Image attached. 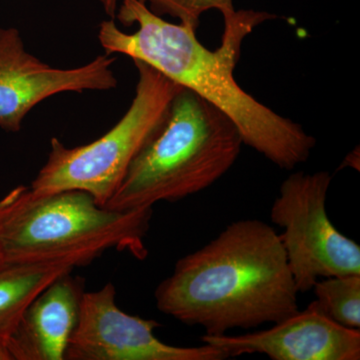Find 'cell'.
<instances>
[{"instance_id":"4fadbf2b","label":"cell","mask_w":360,"mask_h":360,"mask_svg":"<svg viewBox=\"0 0 360 360\" xmlns=\"http://www.w3.org/2000/svg\"><path fill=\"white\" fill-rule=\"evenodd\" d=\"M156 15L179 18L180 23L198 30L201 15L217 9L224 18L233 15L232 0H141Z\"/></svg>"},{"instance_id":"8fae6325","label":"cell","mask_w":360,"mask_h":360,"mask_svg":"<svg viewBox=\"0 0 360 360\" xmlns=\"http://www.w3.org/2000/svg\"><path fill=\"white\" fill-rule=\"evenodd\" d=\"M75 269L68 262L20 264L0 260V347L7 348L30 303L52 281Z\"/></svg>"},{"instance_id":"7a4b0ae2","label":"cell","mask_w":360,"mask_h":360,"mask_svg":"<svg viewBox=\"0 0 360 360\" xmlns=\"http://www.w3.org/2000/svg\"><path fill=\"white\" fill-rule=\"evenodd\" d=\"M297 288L279 234L258 219L225 227L180 258L156 288V307L207 335L276 324L297 314Z\"/></svg>"},{"instance_id":"277c9868","label":"cell","mask_w":360,"mask_h":360,"mask_svg":"<svg viewBox=\"0 0 360 360\" xmlns=\"http://www.w3.org/2000/svg\"><path fill=\"white\" fill-rule=\"evenodd\" d=\"M243 144L229 116L184 87L104 207L144 210L200 193L231 169Z\"/></svg>"},{"instance_id":"6da1fadb","label":"cell","mask_w":360,"mask_h":360,"mask_svg":"<svg viewBox=\"0 0 360 360\" xmlns=\"http://www.w3.org/2000/svg\"><path fill=\"white\" fill-rule=\"evenodd\" d=\"M116 13L122 25H136L139 30L123 32L112 20L103 21L97 37L105 54H124L142 61L202 97L231 118L243 143L277 167L290 170L309 160L316 144L314 137L298 123L258 103L233 77L243 40L276 15L236 11L224 20L221 45L210 51L198 41L196 30L168 22L141 0H122Z\"/></svg>"},{"instance_id":"ba28073f","label":"cell","mask_w":360,"mask_h":360,"mask_svg":"<svg viewBox=\"0 0 360 360\" xmlns=\"http://www.w3.org/2000/svg\"><path fill=\"white\" fill-rule=\"evenodd\" d=\"M115 61L104 54L78 68H53L26 51L16 28H0V127L20 131L30 110L56 94L115 89Z\"/></svg>"},{"instance_id":"5bb4252c","label":"cell","mask_w":360,"mask_h":360,"mask_svg":"<svg viewBox=\"0 0 360 360\" xmlns=\"http://www.w3.org/2000/svg\"><path fill=\"white\" fill-rule=\"evenodd\" d=\"M98 1L101 2L106 14H108L111 18H115L117 11L118 0H98Z\"/></svg>"},{"instance_id":"30bf717a","label":"cell","mask_w":360,"mask_h":360,"mask_svg":"<svg viewBox=\"0 0 360 360\" xmlns=\"http://www.w3.org/2000/svg\"><path fill=\"white\" fill-rule=\"evenodd\" d=\"M84 288V279L72 271L46 286L26 307L7 342L11 360H65Z\"/></svg>"},{"instance_id":"52a82bcc","label":"cell","mask_w":360,"mask_h":360,"mask_svg":"<svg viewBox=\"0 0 360 360\" xmlns=\"http://www.w3.org/2000/svg\"><path fill=\"white\" fill-rule=\"evenodd\" d=\"M160 324L123 311L116 304V290L108 283L85 291L77 329L65 360H224V350L202 347H179L156 338Z\"/></svg>"},{"instance_id":"7c38bea8","label":"cell","mask_w":360,"mask_h":360,"mask_svg":"<svg viewBox=\"0 0 360 360\" xmlns=\"http://www.w3.org/2000/svg\"><path fill=\"white\" fill-rule=\"evenodd\" d=\"M312 290L326 316L345 328H360V274L324 277Z\"/></svg>"},{"instance_id":"9c48e42d","label":"cell","mask_w":360,"mask_h":360,"mask_svg":"<svg viewBox=\"0 0 360 360\" xmlns=\"http://www.w3.org/2000/svg\"><path fill=\"white\" fill-rule=\"evenodd\" d=\"M227 356L262 354L274 360H359L360 330L326 316L315 302L271 328L240 335H207Z\"/></svg>"},{"instance_id":"5b68a950","label":"cell","mask_w":360,"mask_h":360,"mask_svg":"<svg viewBox=\"0 0 360 360\" xmlns=\"http://www.w3.org/2000/svg\"><path fill=\"white\" fill-rule=\"evenodd\" d=\"M134 63L139 82L129 110L110 131L85 146L68 148L53 137L46 162L30 186L33 193L82 191L104 206L117 191L132 161L158 134L170 104L184 89L146 63Z\"/></svg>"},{"instance_id":"3957f363","label":"cell","mask_w":360,"mask_h":360,"mask_svg":"<svg viewBox=\"0 0 360 360\" xmlns=\"http://www.w3.org/2000/svg\"><path fill=\"white\" fill-rule=\"evenodd\" d=\"M151 217L153 208L110 210L85 191L34 194L20 186L0 200V260L77 269L110 250L144 259Z\"/></svg>"},{"instance_id":"8992f818","label":"cell","mask_w":360,"mask_h":360,"mask_svg":"<svg viewBox=\"0 0 360 360\" xmlns=\"http://www.w3.org/2000/svg\"><path fill=\"white\" fill-rule=\"evenodd\" d=\"M328 172L290 174L281 186L270 212L298 292L312 290L324 277L360 274V246L333 224L326 198Z\"/></svg>"}]
</instances>
